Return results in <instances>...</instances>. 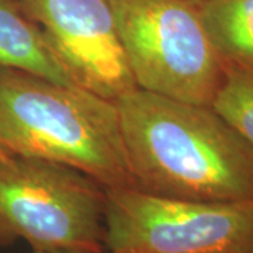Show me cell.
<instances>
[{
	"label": "cell",
	"mask_w": 253,
	"mask_h": 253,
	"mask_svg": "<svg viewBox=\"0 0 253 253\" xmlns=\"http://www.w3.org/2000/svg\"><path fill=\"white\" fill-rule=\"evenodd\" d=\"M116 106L131 189L169 199L253 201V148L212 107L138 87Z\"/></svg>",
	"instance_id": "obj_1"
},
{
	"label": "cell",
	"mask_w": 253,
	"mask_h": 253,
	"mask_svg": "<svg viewBox=\"0 0 253 253\" xmlns=\"http://www.w3.org/2000/svg\"><path fill=\"white\" fill-rule=\"evenodd\" d=\"M0 146L73 168L106 190L132 187L116 101L0 65Z\"/></svg>",
	"instance_id": "obj_2"
},
{
	"label": "cell",
	"mask_w": 253,
	"mask_h": 253,
	"mask_svg": "<svg viewBox=\"0 0 253 253\" xmlns=\"http://www.w3.org/2000/svg\"><path fill=\"white\" fill-rule=\"evenodd\" d=\"M118 36L138 89L211 107L226 63L191 0H111Z\"/></svg>",
	"instance_id": "obj_3"
},
{
	"label": "cell",
	"mask_w": 253,
	"mask_h": 253,
	"mask_svg": "<svg viewBox=\"0 0 253 253\" xmlns=\"http://www.w3.org/2000/svg\"><path fill=\"white\" fill-rule=\"evenodd\" d=\"M106 189L61 163L0 159V248L26 241L38 251H104Z\"/></svg>",
	"instance_id": "obj_4"
},
{
	"label": "cell",
	"mask_w": 253,
	"mask_h": 253,
	"mask_svg": "<svg viewBox=\"0 0 253 253\" xmlns=\"http://www.w3.org/2000/svg\"><path fill=\"white\" fill-rule=\"evenodd\" d=\"M106 253H253V201L169 199L106 190Z\"/></svg>",
	"instance_id": "obj_5"
},
{
	"label": "cell",
	"mask_w": 253,
	"mask_h": 253,
	"mask_svg": "<svg viewBox=\"0 0 253 253\" xmlns=\"http://www.w3.org/2000/svg\"><path fill=\"white\" fill-rule=\"evenodd\" d=\"M76 84L117 101L136 89L111 0H20Z\"/></svg>",
	"instance_id": "obj_6"
},
{
	"label": "cell",
	"mask_w": 253,
	"mask_h": 253,
	"mask_svg": "<svg viewBox=\"0 0 253 253\" xmlns=\"http://www.w3.org/2000/svg\"><path fill=\"white\" fill-rule=\"evenodd\" d=\"M0 65L76 84L20 0H0Z\"/></svg>",
	"instance_id": "obj_7"
},
{
	"label": "cell",
	"mask_w": 253,
	"mask_h": 253,
	"mask_svg": "<svg viewBox=\"0 0 253 253\" xmlns=\"http://www.w3.org/2000/svg\"><path fill=\"white\" fill-rule=\"evenodd\" d=\"M197 6L224 62L253 69V0H203Z\"/></svg>",
	"instance_id": "obj_8"
},
{
	"label": "cell",
	"mask_w": 253,
	"mask_h": 253,
	"mask_svg": "<svg viewBox=\"0 0 253 253\" xmlns=\"http://www.w3.org/2000/svg\"><path fill=\"white\" fill-rule=\"evenodd\" d=\"M211 107L253 148V69L226 65L225 79Z\"/></svg>",
	"instance_id": "obj_9"
},
{
	"label": "cell",
	"mask_w": 253,
	"mask_h": 253,
	"mask_svg": "<svg viewBox=\"0 0 253 253\" xmlns=\"http://www.w3.org/2000/svg\"><path fill=\"white\" fill-rule=\"evenodd\" d=\"M33 253H100V252H84V251H38ZM106 253V252H101Z\"/></svg>",
	"instance_id": "obj_10"
},
{
	"label": "cell",
	"mask_w": 253,
	"mask_h": 253,
	"mask_svg": "<svg viewBox=\"0 0 253 253\" xmlns=\"http://www.w3.org/2000/svg\"><path fill=\"white\" fill-rule=\"evenodd\" d=\"M9 156H11V155H10L9 152H6V151L0 146V159H6V158H9Z\"/></svg>",
	"instance_id": "obj_11"
},
{
	"label": "cell",
	"mask_w": 253,
	"mask_h": 253,
	"mask_svg": "<svg viewBox=\"0 0 253 253\" xmlns=\"http://www.w3.org/2000/svg\"><path fill=\"white\" fill-rule=\"evenodd\" d=\"M191 1H193V3H196V4H199V3H201L203 0H191Z\"/></svg>",
	"instance_id": "obj_12"
}]
</instances>
